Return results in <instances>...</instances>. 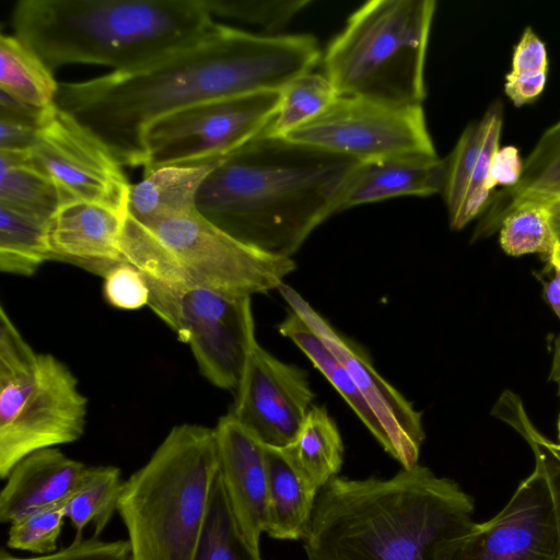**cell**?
I'll use <instances>...</instances> for the list:
<instances>
[{"label":"cell","instance_id":"cell-1","mask_svg":"<svg viewBox=\"0 0 560 560\" xmlns=\"http://www.w3.org/2000/svg\"><path fill=\"white\" fill-rule=\"evenodd\" d=\"M319 58L312 35H258L215 22L144 65L59 83L55 105L89 128L121 165L143 167V137L155 119L209 100L279 91Z\"/></svg>","mask_w":560,"mask_h":560},{"label":"cell","instance_id":"cell-2","mask_svg":"<svg viewBox=\"0 0 560 560\" xmlns=\"http://www.w3.org/2000/svg\"><path fill=\"white\" fill-rule=\"evenodd\" d=\"M474 499L429 467L390 478L336 476L316 495L308 560H452L474 525Z\"/></svg>","mask_w":560,"mask_h":560},{"label":"cell","instance_id":"cell-3","mask_svg":"<svg viewBox=\"0 0 560 560\" xmlns=\"http://www.w3.org/2000/svg\"><path fill=\"white\" fill-rule=\"evenodd\" d=\"M360 161L261 133L219 161L201 185L198 212L236 240L291 257L332 214Z\"/></svg>","mask_w":560,"mask_h":560},{"label":"cell","instance_id":"cell-4","mask_svg":"<svg viewBox=\"0 0 560 560\" xmlns=\"http://www.w3.org/2000/svg\"><path fill=\"white\" fill-rule=\"evenodd\" d=\"M205 0H20L14 35L55 72L74 63L126 70L207 32Z\"/></svg>","mask_w":560,"mask_h":560},{"label":"cell","instance_id":"cell-5","mask_svg":"<svg viewBox=\"0 0 560 560\" xmlns=\"http://www.w3.org/2000/svg\"><path fill=\"white\" fill-rule=\"evenodd\" d=\"M218 472L214 428L170 430L118 500L133 560H192Z\"/></svg>","mask_w":560,"mask_h":560},{"label":"cell","instance_id":"cell-6","mask_svg":"<svg viewBox=\"0 0 560 560\" xmlns=\"http://www.w3.org/2000/svg\"><path fill=\"white\" fill-rule=\"evenodd\" d=\"M434 0H373L353 12L324 56L340 96L421 106Z\"/></svg>","mask_w":560,"mask_h":560},{"label":"cell","instance_id":"cell-7","mask_svg":"<svg viewBox=\"0 0 560 560\" xmlns=\"http://www.w3.org/2000/svg\"><path fill=\"white\" fill-rule=\"evenodd\" d=\"M121 252L147 282L201 287L231 298L278 289L296 267L291 257L249 246L198 211L150 228L127 214Z\"/></svg>","mask_w":560,"mask_h":560},{"label":"cell","instance_id":"cell-8","mask_svg":"<svg viewBox=\"0 0 560 560\" xmlns=\"http://www.w3.org/2000/svg\"><path fill=\"white\" fill-rule=\"evenodd\" d=\"M88 398L73 372L36 352L0 306V477L38 450L78 441Z\"/></svg>","mask_w":560,"mask_h":560},{"label":"cell","instance_id":"cell-9","mask_svg":"<svg viewBox=\"0 0 560 560\" xmlns=\"http://www.w3.org/2000/svg\"><path fill=\"white\" fill-rule=\"evenodd\" d=\"M279 91L200 102L155 119L144 132V176L165 166L223 160L260 136L275 117Z\"/></svg>","mask_w":560,"mask_h":560},{"label":"cell","instance_id":"cell-10","mask_svg":"<svg viewBox=\"0 0 560 560\" xmlns=\"http://www.w3.org/2000/svg\"><path fill=\"white\" fill-rule=\"evenodd\" d=\"M148 306L189 345L200 373L221 389H235L257 343L250 298L201 287L148 283Z\"/></svg>","mask_w":560,"mask_h":560},{"label":"cell","instance_id":"cell-11","mask_svg":"<svg viewBox=\"0 0 560 560\" xmlns=\"http://www.w3.org/2000/svg\"><path fill=\"white\" fill-rule=\"evenodd\" d=\"M27 159L54 183L61 205L86 201L128 213L131 184L122 165L89 128L55 104L46 108Z\"/></svg>","mask_w":560,"mask_h":560},{"label":"cell","instance_id":"cell-12","mask_svg":"<svg viewBox=\"0 0 560 560\" xmlns=\"http://www.w3.org/2000/svg\"><path fill=\"white\" fill-rule=\"evenodd\" d=\"M282 138L360 162L436 154L422 106L397 107L340 95L320 115Z\"/></svg>","mask_w":560,"mask_h":560},{"label":"cell","instance_id":"cell-13","mask_svg":"<svg viewBox=\"0 0 560 560\" xmlns=\"http://www.w3.org/2000/svg\"><path fill=\"white\" fill-rule=\"evenodd\" d=\"M560 544L551 494L538 467L490 520L474 523L452 560H559Z\"/></svg>","mask_w":560,"mask_h":560},{"label":"cell","instance_id":"cell-14","mask_svg":"<svg viewBox=\"0 0 560 560\" xmlns=\"http://www.w3.org/2000/svg\"><path fill=\"white\" fill-rule=\"evenodd\" d=\"M229 412L262 445L283 448L298 434L315 394L307 372L261 348L250 350Z\"/></svg>","mask_w":560,"mask_h":560},{"label":"cell","instance_id":"cell-15","mask_svg":"<svg viewBox=\"0 0 560 560\" xmlns=\"http://www.w3.org/2000/svg\"><path fill=\"white\" fill-rule=\"evenodd\" d=\"M278 290L290 308L311 326L350 373L388 435L389 455L402 468L417 465L425 439L422 412L381 376L359 347L335 330L294 289L282 283Z\"/></svg>","mask_w":560,"mask_h":560},{"label":"cell","instance_id":"cell-16","mask_svg":"<svg viewBox=\"0 0 560 560\" xmlns=\"http://www.w3.org/2000/svg\"><path fill=\"white\" fill-rule=\"evenodd\" d=\"M214 432L219 474L231 510L243 537L260 555L268 515L265 445L230 413L219 419Z\"/></svg>","mask_w":560,"mask_h":560},{"label":"cell","instance_id":"cell-17","mask_svg":"<svg viewBox=\"0 0 560 560\" xmlns=\"http://www.w3.org/2000/svg\"><path fill=\"white\" fill-rule=\"evenodd\" d=\"M128 213L86 201L61 205L49 221L51 260H60L105 277L126 262L121 237Z\"/></svg>","mask_w":560,"mask_h":560},{"label":"cell","instance_id":"cell-18","mask_svg":"<svg viewBox=\"0 0 560 560\" xmlns=\"http://www.w3.org/2000/svg\"><path fill=\"white\" fill-rule=\"evenodd\" d=\"M86 466L56 447L33 452L7 477L0 493V522L12 523L31 513L66 504L80 487Z\"/></svg>","mask_w":560,"mask_h":560},{"label":"cell","instance_id":"cell-19","mask_svg":"<svg viewBox=\"0 0 560 560\" xmlns=\"http://www.w3.org/2000/svg\"><path fill=\"white\" fill-rule=\"evenodd\" d=\"M446 161L435 155H393L361 161L349 175L337 212L399 196L442 192Z\"/></svg>","mask_w":560,"mask_h":560},{"label":"cell","instance_id":"cell-20","mask_svg":"<svg viewBox=\"0 0 560 560\" xmlns=\"http://www.w3.org/2000/svg\"><path fill=\"white\" fill-rule=\"evenodd\" d=\"M560 198V120L547 128L523 160V171L516 185L493 194L472 240L493 234L502 221L516 208L546 205Z\"/></svg>","mask_w":560,"mask_h":560},{"label":"cell","instance_id":"cell-21","mask_svg":"<svg viewBox=\"0 0 560 560\" xmlns=\"http://www.w3.org/2000/svg\"><path fill=\"white\" fill-rule=\"evenodd\" d=\"M218 162L198 166H165L143 176L142 180L130 185L128 214L150 228L164 220L197 212L198 191Z\"/></svg>","mask_w":560,"mask_h":560},{"label":"cell","instance_id":"cell-22","mask_svg":"<svg viewBox=\"0 0 560 560\" xmlns=\"http://www.w3.org/2000/svg\"><path fill=\"white\" fill-rule=\"evenodd\" d=\"M281 450L296 475L315 493L338 476L343 462L340 432L324 406L313 405L293 441Z\"/></svg>","mask_w":560,"mask_h":560},{"label":"cell","instance_id":"cell-23","mask_svg":"<svg viewBox=\"0 0 560 560\" xmlns=\"http://www.w3.org/2000/svg\"><path fill=\"white\" fill-rule=\"evenodd\" d=\"M268 479L266 533L275 539H304L317 493L296 475L281 448L265 445Z\"/></svg>","mask_w":560,"mask_h":560},{"label":"cell","instance_id":"cell-24","mask_svg":"<svg viewBox=\"0 0 560 560\" xmlns=\"http://www.w3.org/2000/svg\"><path fill=\"white\" fill-rule=\"evenodd\" d=\"M280 334L292 340L342 396L376 441L389 454L390 442L381 421L359 390L345 365L311 326L293 310L279 324Z\"/></svg>","mask_w":560,"mask_h":560},{"label":"cell","instance_id":"cell-25","mask_svg":"<svg viewBox=\"0 0 560 560\" xmlns=\"http://www.w3.org/2000/svg\"><path fill=\"white\" fill-rule=\"evenodd\" d=\"M59 83L43 60L15 35L0 36V91L26 105L55 104Z\"/></svg>","mask_w":560,"mask_h":560},{"label":"cell","instance_id":"cell-26","mask_svg":"<svg viewBox=\"0 0 560 560\" xmlns=\"http://www.w3.org/2000/svg\"><path fill=\"white\" fill-rule=\"evenodd\" d=\"M27 152L0 151V205L50 221L60 198L54 183L31 164Z\"/></svg>","mask_w":560,"mask_h":560},{"label":"cell","instance_id":"cell-27","mask_svg":"<svg viewBox=\"0 0 560 560\" xmlns=\"http://www.w3.org/2000/svg\"><path fill=\"white\" fill-rule=\"evenodd\" d=\"M49 221L0 205V270L31 277L50 259Z\"/></svg>","mask_w":560,"mask_h":560},{"label":"cell","instance_id":"cell-28","mask_svg":"<svg viewBox=\"0 0 560 560\" xmlns=\"http://www.w3.org/2000/svg\"><path fill=\"white\" fill-rule=\"evenodd\" d=\"M124 482L116 466L88 467L83 480L65 505V515L74 529V538H82L86 525H94L98 537L117 510Z\"/></svg>","mask_w":560,"mask_h":560},{"label":"cell","instance_id":"cell-29","mask_svg":"<svg viewBox=\"0 0 560 560\" xmlns=\"http://www.w3.org/2000/svg\"><path fill=\"white\" fill-rule=\"evenodd\" d=\"M338 96L325 74L302 73L281 88L277 113L262 133L284 137L320 115Z\"/></svg>","mask_w":560,"mask_h":560},{"label":"cell","instance_id":"cell-30","mask_svg":"<svg viewBox=\"0 0 560 560\" xmlns=\"http://www.w3.org/2000/svg\"><path fill=\"white\" fill-rule=\"evenodd\" d=\"M192 560H262L243 537L219 472Z\"/></svg>","mask_w":560,"mask_h":560},{"label":"cell","instance_id":"cell-31","mask_svg":"<svg viewBox=\"0 0 560 560\" xmlns=\"http://www.w3.org/2000/svg\"><path fill=\"white\" fill-rule=\"evenodd\" d=\"M491 413L515 429L530 446L535 466L544 474L551 494L560 544V415L556 443L535 428L522 400L511 390L502 393Z\"/></svg>","mask_w":560,"mask_h":560},{"label":"cell","instance_id":"cell-32","mask_svg":"<svg viewBox=\"0 0 560 560\" xmlns=\"http://www.w3.org/2000/svg\"><path fill=\"white\" fill-rule=\"evenodd\" d=\"M501 248L511 256L542 254L556 248V238L544 205L527 203L516 208L502 221Z\"/></svg>","mask_w":560,"mask_h":560},{"label":"cell","instance_id":"cell-33","mask_svg":"<svg viewBox=\"0 0 560 560\" xmlns=\"http://www.w3.org/2000/svg\"><path fill=\"white\" fill-rule=\"evenodd\" d=\"M485 125L483 140L478 162L468 187L463 207L452 230H460L487 209L492 197L489 175L493 155L500 148L503 112L500 102L489 106L482 116Z\"/></svg>","mask_w":560,"mask_h":560},{"label":"cell","instance_id":"cell-34","mask_svg":"<svg viewBox=\"0 0 560 560\" xmlns=\"http://www.w3.org/2000/svg\"><path fill=\"white\" fill-rule=\"evenodd\" d=\"M485 125L482 119L469 124L460 135L454 150L446 161V175L443 197L452 226L463 207L468 187L478 162Z\"/></svg>","mask_w":560,"mask_h":560},{"label":"cell","instance_id":"cell-35","mask_svg":"<svg viewBox=\"0 0 560 560\" xmlns=\"http://www.w3.org/2000/svg\"><path fill=\"white\" fill-rule=\"evenodd\" d=\"M212 16L258 25L267 32L283 30L308 0H205Z\"/></svg>","mask_w":560,"mask_h":560},{"label":"cell","instance_id":"cell-36","mask_svg":"<svg viewBox=\"0 0 560 560\" xmlns=\"http://www.w3.org/2000/svg\"><path fill=\"white\" fill-rule=\"evenodd\" d=\"M65 505L39 510L10 523L8 548L38 556L56 552L57 540L66 517Z\"/></svg>","mask_w":560,"mask_h":560},{"label":"cell","instance_id":"cell-37","mask_svg":"<svg viewBox=\"0 0 560 560\" xmlns=\"http://www.w3.org/2000/svg\"><path fill=\"white\" fill-rule=\"evenodd\" d=\"M103 293L108 304L126 311L141 308L150 300L145 278L129 262L114 267L104 277Z\"/></svg>","mask_w":560,"mask_h":560},{"label":"cell","instance_id":"cell-38","mask_svg":"<svg viewBox=\"0 0 560 560\" xmlns=\"http://www.w3.org/2000/svg\"><path fill=\"white\" fill-rule=\"evenodd\" d=\"M0 560H133L129 540L104 541L98 537L74 538L59 551L50 555L22 558L5 549L0 551Z\"/></svg>","mask_w":560,"mask_h":560},{"label":"cell","instance_id":"cell-39","mask_svg":"<svg viewBox=\"0 0 560 560\" xmlns=\"http://www.w3.org/2000/svg\"><path fill=\"white\" fill-rule=\"evenodd\" d=\"M548 58L545 43L532 27H526L516 44L512 56L511 73H547Z\"/></svg>","mask_w":560,"mask_h":560},{"label":"cell","instance_id":"cell-40","mask_svg":"<svg viewBox=\"0 0 560 560\" xmlns=\"http://www.w3.org/2000/svg\"><path fill=\"white\" fill-rule=\"evenodd\" d=\"M522 171L523 160L518 149L513 145L499 148L493 155L490 167V189L492 190L498 185L502 188L513 187L518 183Z\"/></svg>","mask_w":560,"mask_h":560},{"label":"cell","instance_id":"cell-41","mask_svg":"<svg viewBox=\"0 0 560 560\" xmlns=\"http://www.w3.org/2000/svg\"><path fill=\"white\" fill-rule=\"evenodd\" d=\"M547 73L505 75L504 93L517 107L535 101L544 91Z\"/></svg>","mask_w":560,"mask_h":560},{"label":"cell","instance_id":"cell-42","mask_svg":"<svg viewBox=\"0 0 560 560\" xmlns=\"http://www.w3.org/2000/svg\"><path fill=\"white\" fill-rule=\"evenodd\" d=\"M39 127L0 118V151L27 152L35 142Z\"/></svg>","mask_w":560,"mask_h":560},{"label":"cell","instance_id":"cell-43","mask_svg":"<svg viewBox=\"0 0 560 560\" xmlns=\"http://www.w3.org/2000/svg\"><path fill=\"white\" fill-rule=\"evenodd\" d=\"M555 238H560V199L544 205Z\"/></svg>","mask_w":560,"mask_h":560},{"label":"cell","instance_id":"cell-44","mask_svg":"<svg viewBox=\"0 0 560 560\" xmlns=\"http://www.w3.org/2000/svg\"><path fill=\"white\" fill-rule=\"evenodd\" d=\"M560 260V238L556 240V248L552 252Z\"/></svg>","mask_w":560,"mask_h":560},{"label":"cell","instance_id":"cell-45","mask_svg":"<svg viewBox=\"0 0 560 560\" xmlns=\"http://www.w3.org/2000/svg\"><path fill=\"white\" fill-rule=\"evenodd\" d=\"M560 199V198H559Z\"/></svg>","mask_w":560,"mask_h":560}]
</instances>
